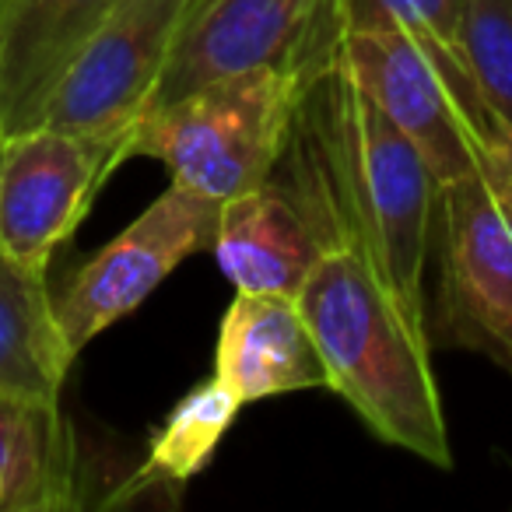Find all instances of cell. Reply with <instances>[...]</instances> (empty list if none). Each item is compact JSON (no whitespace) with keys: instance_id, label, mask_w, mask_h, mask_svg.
I'll list each match as a JSON object with an SVG mask.
<instances>
[{"instance_id":"16","label":"cell","mask_w":512,"mask_h":512,"mask_svg":"<svg viewBox=\"0 0 512 512\" xmlns=\"http://www.w3.org/2000/svg\"><path fill=\"white\" fill-rule=\"evenodd\" d=\"M456 22H460V0H323L295 64L306 71L327 57L334 36L358 29H407L456 50Z\"/></svg>"},{"instance_id":"15","label":"cell","mask_w":512,"mask_h":512,"mask_svg":"<svg viewBox=\"0 0 512 512\" xmlns=\"http://www.w3.org/2000/svg\"><path fill=\"white\" fill-rule=\"evenodd\" d=\"M242 407L246 404L218 376L193 386L151 435L148 463L137 470L134 484H127V495L120 502H130L141 488H183L186 481H193L214 460Z\"/></svg>"},{"instance_id":"8","label":"cell","mask_w":512,"mask_h":512,"mask_svg":"<svg viewBox=\"0 0 512 512\" xmlns=\"http://www.w3.org/2000/svg\"><path fill=\"white\" fill-rule=\"evenodd\" d=\"M120 165L123 144L53 123L0 137V253L50 271L53 253Z\"/></svg>"},{"instance_id":"3","label":"cell","mask_w":512,"mask_h":512,"mask_svg":"<svg viewBox=\"0 0 512 512\" xmlns=\"http://www.w3.org/2000/svg\"><path fill=\"white\" fill-rule=\"evenodd\" d=\"M299 64H267L207 81L155 106L127 141L130 158H155L172 183L218 204L278 176L299 102Z\"/></svg>"},{"instance_id":"1","label":"cell","mask_w":512,"mask_h":512,"mask_svg":"<svg viewBox=\"0 0 512 512\" xmlns=\"http://www.w3.org/2000/svg\"><path fill=\"white\" fill-rule=\"evenodd\" d=\"M285 186L323 249H351L418 327L428 330L425 260L439 179L411 137L334 57L302 71Z\"/></svg>"},{"instance_id":"7","label":"cell","mask_w":512,"mask_h":512,"mask_svg":"<svg viewBox=\"0 0 512 512\" xmlns=\"http://www.w3.org/2000/svg\"><path fill=\"white\" fill-rule=\"evenodd\" d=\"M218 214V200L169 183L109 246L88 256L53 295L71 348L81 355L102 330L134 313L186 256L211 249Z\"/></svg>"},{"instance_id":"13","label":"cell","mask_w":512,"mask_h":512,"mask_svg":"<svg viewBox=\"0 0 512 512\" xmlns=\"http://www.w3.org/2000/svg\"><path fill=\"white\" fill-rule=\"evenodd\" d=\"M81 502V453L60 400L0 397V512H57Z\"/></svg>"},{"instance_id":"18","label":"cell","mask_w":512,"mask_h":512,"mask_svg":"<svg viewBox=\"0 0 512 512\" xmlns=\"http://www.w3.org/2000/svg\"><path fill=\"white\" fill-rule=\"evenodd\" d=\"M470 141H474V162L488 190L498 197V204L512 214V127L481 102L470 116Z\"/></svg>"},{"instance_id":"5","label":"cell","mask_w":512,"mask_h":512,"mask_svg":"<svg viewBox=\"0 0 512 512\" xmlns=\"http://www.w3.org/2000/svg\"><path fill=\"white\" fill-rule=\"evenodd\" d=\"M439 295L428 334L512 376V214L481 172L439 186Z\"/></svg>"},{"instance_id":"10","label":"cell","mask_w":512,"mask_h":512,"mask_svg":"<svg viewBox=\"0 0 512 512\" xmlns=\"http://www.w3.org/2000/svg\"><path fill=\"white\" fill-rule=\"evenodd\" d=\"M116 0H0V137L46 123L64 74Z\"/></svg>"},{"instance_id":"17","label":"cell","mask_w":512,"mask_h":512,"mask_svg":"<svg viewBox=\"0 0 512 512\" xmlns=\"http://www.w3.org/2000/svg\"><path fill=\"white\" fill-rule=\"evenodd\" d=\"M456 53L481 99L512 127V0H460Z\"/></svg>"},{"instance_id":"12","label":"cell","mask_w":512,"mask_h":512,"mask_svg":"<svg viewBox=\"0 0 512 512\" xmlns=\"http://www.w3.org/2000/svg\"><path fill=\"white\" fill-rule=\"evenodd\" d=\"M211 253L235 292L299 299L323 242L292 193L271 179L221 204Z\"/></svg>"},{"instance_id":"9","label":"cell","mask_w":512,"mask_h":512,"mask_svg":"<svg viewBox=\"0 0 512 512\" xmlns=\"http://www.w3.org/2000/svg\"><path fill=\"white\" fill-rule=\"evenodd\" d=\"M320 8L323 0H193L155 106L228 74L295 64Z\"/></svg>"},{"instance_id":"11","label":"cell","mask_w":512,"mask_h":512,"mask_svg":"<svg viewBox=\"0 0 512 512\" xmlns=\"http://www.w3.org/2000/svg\"><path fill=\"white\" fill-rule=\"evenodd\" d=\"M214 376L242 404L299 390H330L327 365L306 313L299 299L285 295L235 292L218 327Z\"/></svg>"},{"instance_id":"2","label":"cell","mask_w":512,"mask_h":512,"mask_svg":"<svg viewBox=\"0 0 512 512\" xmlns=\"http://www.w3.org/2000/svg\"><path fill=\"white\" fill-rule=\"evenodd\" d=\"M330 390L376 439L432 467H453L432 372V334L411 320L351 249H323L299 295Z\"/></svg>"},{"instance_id":"6","label":"cell","mask_w":512,"mask_h":512,"mask_svg":"<svg viewBox=\"0 0 512 512\" xmlns=\"http://www.w3.org/2000/svg\"><path fill=\"white\" fill-rule=\"evenodd\" d=\"M190 11L193 0H116L60 81L46 123L127 151L134 127L155 106Z\"/></svg>"},{"instance_id":"14","label":"cell","mask_w":512,"mask_h":512,"mask_svg":"<svg viewBox=\"0 0 512 512\" xmlns=\"http://www.w3.org/2000/svg\"><path fill=\"white\" fill-rule=\"evenodd\" d=\"M78 351L57 320L50 271L0 253V397L60 400Z\"/></svg>"},{"instance_id":"4","label":"cell","mask_w":512,"mask_h":512,"mask_svg":"<svg viewBox=\"0 0 512 512\" xmlns=\"http://www.w3.org/2000/svg\"><path fill=\"white\" fill-rule=\"evenodd\" d=\"M330 57L411 137L439 186L477 172L470 116L484 99L453 46L407 29H358L334 36Z\"/></svg>"}]
</instances>
